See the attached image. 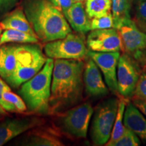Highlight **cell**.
<instances>
[{"mask_svg":"<svg viewBox=\"0 0 146 146\" xmlns=\"http://www.w3.org/2000/svg\"><path fill=\"white\" fill-rule=\"evenodd\" d=\"M134 22L139 29L146 34V1H139Z\"/></svg>","mask_w":146,"mask_h":146,"instance_id":"26","label":"cell"},{"mask_svg":"<svg viewBox=\"0 0 146 146\" xmlns=\"http://www.w3.org/2000/svg\"><path fill=\"white\" fill-rule=\"evenodd\" d=\"M89 50L97 52H116L123 49L118 30L115 28L93 30L87 39Z\"/></svg>","mask_w":146,"mask_h":146,"instance_id":"8","label":"cell"},{"mask_svg":"<svg viewBox=\"0 0 146 146\" xmlns=\"http://www.w3.org/2000/svg\"><path fill=\"white\" fill-rule=\"evenodd\" d=\"M126 105L127 104L124 100H121L118 103L117 113H116L114 124L113 126L112 134L106 145H112V144L118 139L125 132L126 127L124 125V114H125Z\"/></svg>","mask_w":146,"mask_h":146,"instance_id":"21","label":"cell"},{"mask_svg":"<svg viewBox=\"0 0 146 146\" xmlns=\"http://www.w3.org/2000/svg\"><path fill=\"white\" fill-rule=\"evenodd\" d=\"M50 1L53 5L62 12L70 8L74 2V0H50Z\"/></svg>","mask_w":146,"mask_h":146,"instance_id":"30","label":"cell"},{"mask_svg":"<svg viewBox=\"0 0 146 146\" xmlns=\"http://www.w3.org/2000/svg\"><path fill=\"white\" fill-rule=\"evenodd\" d=\"M133 104L135 106L146 116V100H141L134 98L133 99Z\"/></svg>","mask_w":146,"mask_h":146,"instance_id":"31","label":"cell"},{"mask_svg":"<svg viewBox=\"0 0 146 146\" xmlns=\"http://www.w3.org/2000/svg\"><path fill=\"white\" fill-rule=\"evenodd\" d=\"M44 51L47 57L54 60H82L87 56L88 50L81 36L70 33L62 39L47 42Z\"/></svg>","mask_w":146,"mask_h":146,"instance_id":"6","label":"cell"},{"mask_svg":"<svg viewBox=\"0 0 146 146\" xmlns=\"http://www.w3.org/2000/svg\"><path fill=\"white\" fill-rule=\"evenodd\" d=\"M54 59L47 58L43 67L34 76L21 85L19 94L30 112L49 111Z\"/></svg>","mask_w":146,"mask_h":146,"instance_id":"3","label":"cell"},{"mask_svg":"<svg viewBox=\"0 0 146 146\" xmlns=\"http://www.w3.org/2000/svg\"><path fill=\"white\" fill-rule=\"evenodd\" d=\"M8 84H6L4 82V81L2 79V78L0 76V106L3 108V109L4 110L7 111V112H16V110L15 108L9 104L8 103H7L3 99L2 96V93L3 91V89L5 88V87Z\"/></svg>","mask_w":146,"mask_h":146,"instance_id":"28","label":"cell"},{"mask_svg":"<svg viewBox=\"0 0 146 146\" xmlns=\"http://www.w3.org/2000/svg\"><path fill=\"white\" fill-rule=\"evenodd\" d=\"M87 56L96 62L103 73L104 79L109 89L113 92H117V66L120 54L116 52H97L88 50Z\"/></svg>","mask_w":146,"mask_h":146,"instance_id":"11","label":"cell"},{"mask_svg":"<svg viewBox=\"0 0 146 146\" xmlns=\"http://www.w3.org/2000/svg\"><path fill=\"white\" fill-rule=\"evenodd\" d=\"M19 0H0V14L8 12L16 6Z\"/></svg>","mask_w":146,"mask_h":146,"instance_id":"29","label":"cell"},{"mask_svg":"<svg viewBox=\"0 0 146 146\" xmlns=\"http://www.w3.org/2000/svg\"><path fill=\"white\" fill-rule=\"evenodd\" d=\"M141 144L139 139L135 133L126 127L125 131L118 139L111 146H138Z\"/></svg>","mask_w":146,"mask_h":146,"instance_id":"24","label":"cell"},{"mask_svg":"<svg viewBox=\"0 0 146 146\" xmlns=\"http://www.w3.org/2000/svg\"><path fill=\"white\" fill-rule=\"evenodd\" d=\"M0 46V76L6 80L15 70L18 44L5 43Z\"/></svg>","mask_w":146,"mask_h":146,"instance_id":"17","label":"cell"},{"mask_svg":"<svg viewBox=\"0 0 146 146\" xmlns=\"http://www.w3.org/2000/svg\"><path fill=\"white\" fill-rule=\"evenodd\" d=\"M2 28H1V25H0V39H1V31H2Z\"/></svg>","mask_w":146,"mask_h":146,"instance_id":"33","label":"cell"},{"mask_svg":"<svg viewBox=\"0 0 146 146\" xmlns=\"http://www.w3.org/2000/svg\"><path fill=\"white\" fill-rule=\"evenodd\" d=\"M31 136L29 137V145L37 146H58L62 145L61 141L56 137L50 133L37 131L33 132Z\"/></svg>","mask_w":146,"mask_h":146,"instance_id":"22","label":"cell"},{"mask_svg":"<svg viewBox=\"0 0 146 146\" xmlns=\"http://www.w3.org/2000/svg\"><path fill=\"white\" fill-rule=\"evenodd\" d=\"M124 125L135 133L139 137L146 141V118L132 103L126 105L124 114Z\"/></svg>","mask_w":146,"mask_h":146,"instance_id":"15","label":"cell"},{"mask_svg":"<svg viewBox=\"0 0 146 146\" xmlns=\"http://www.w3.org/2000/svg\"><path fill=\"white\" fill-rule=\"evenodd\" d=\"M114 28V21L112 14L109 13L107 15L100 17L93 18L91 21V30Z\"/></svg>","mask_w":146,"mask_h":146,"instance_id":"25","label":"cell"},{"mask_svg":"<svg viewBox=\"0 0 146 146\" xmlns=\"http://www.w3.org/2000/svg\"><path fill=\"white\" fill-rule=\"evenodd\" d=\"M85 65L78 60H54L49 111L54 112L81 99Z\"/></svg>","mask_w":146,"mask_h":146,"instance_id":"1","label":"cell"},{"mask_svg":"<svg viewBox=\"0 0 146 146\" xmlns=\"http://www.w3.org/2000/svg\"><path fill=\"white\" fill-rule=\"evenodd\" d=\"M114 28L117 29L122 22L131 18V0H111Z\"/></svg>","mask_w":146,"mask_h":146,"instance_id":"19","label":"cell"},{"mask_svg":"<svg viewBox=\"0 0 146 146\" xmlns=\"http://www.w3.org/2000/svg\"><path fill=\"white\" fill-rule=\"evenodd\" d=\"M118 92L124 97L132 96L139 78L137 68L126 54L120 56L117 66Z\"/></svg>","mask_w":146,"mask_h":146,"instance_id":"10","label":"cell"},{"mask_svg":"<svg viewBox=\"0 0 146 146\" xmlns=\"http://www.w3.org/2000/svg\"><path fill=\"white\" fill-rule=\"evenodd\" d=\"M23 8L36 36L43 43L62 39L71 33L63 12L50 0H25Z\"/></svg>","mask_w":146,"mask_h":146,"instance_id":"2","label":"cell"},{"mask_svg":"<svg viewBox=\"0 0 146 146\" xmlns=\"http://www.w3.org/2000/svg\"><path fill=\"white\" fill-rule=\"evenodd\" d=\"M5 114V110L3 109V108L0 106V116H3Z\"/></svg>","mask_w":146,"mask_h":146,"instance_id":"32","label":"cell"},{"mask_svg":"<svg viewBox=\"0 0 146 146\" xmlns=\"http://www.w3.org/2000/svg\"><path fill=\"white\" fill-rule=\"evenodd\" d=\"M111 9V0H86L85 3V10L90 18L107 15Z\"/></svg>","mask_w":146,"mask_h":146,"instance_id":"20","label":"cell"},{"mask_svg":"<svg viewBox=\"0 0 146 146\" xmlns=\"http://www.w3.org/2000/svg\"><path fill=\"white\" fill-rule=\"evenodd\" d=\"M74 1H81V0H74Z\"/></svg>","mask_w":146,"mask_h":146,"instance_id":"34","label":"cell"},{"mask_svg":"<svg viewBox=\"0 0 146 146\" xmlns=\"http://www.w3.org/2000/svg\"><path fill=\"white\" fill-rule=\"evenodd\" d=\"M93 113L94 109L89 103L74 107L66 112L63 116V127L73 136L79 138L86 137Z\"/></svg>","mask_w":146,"mask_h":146,"instance_id":"7","label":"cell"},{"mask_svg":"<svg viewBox=\"0 0 146 146\" xmlns=\"http://www.w3.org/2000/svg\"><path fill=\"white\" fill-rule=\"evenodd\" d=\"M119 101L110 98L96 108L91 128V139L97 145H106L110 138Z\"/></svg>","mask_w":146,"mask_h":146,"instance_id":"5","label":"cell"},{"mask_svg":"<svg viewBox=\"0 0 146 146\" xmlns=\"http://www.w3.org/2000/svg\"><path fill=\"white\" fill-rule=\"evenodd\" d=\"M81 1H84V0H81Z\"/></svg>","mask_w":146,"mask_h":146,"instance_id":"36","label":"cell"},{"mask_svg":"<svg viewBox=\"0 0 146 146\" xmlns=\"http://www.w3.org/2000/svg\"><path fill=\"white\" fill-rule=\"evenodd\" d=\"M139 1H146V0H139Z\"/></svg>","mask_w":146,"mask_h":146,"instance_id":"35","label":"cell"},{"mask_svg":"<svg viewBox=\"0 0 146 146\" xmlns=\"http://www.w3.org/2000/svg\"><path fill=\"white\" fill-rule=\"evenodd\" d=\"M2 96L3 99L7 103L15 108L16 112H24L27 110V105L23 98H21V97L12 92L8 85H7L3 89Z\"/></svg>","mask_w":146,"mask_h":146,"instance_id":"23","label":"cell"},{"mask_svg":"<svg viewBox=\"0 0 146 146\" xmlns=\"http://www.w3.org/2000/svg\"><path fill=\"white\" fill-rule=\"evenodd\" d=\"M3 30L14 29L36 36L31 25L27 19L23 7H18L9 12L0 22Z\"/></svg>","mask_w":146,"mask_h":146,"instance_id":"16","label":"cell"},{"mask_svg":"<svg viewBox=\"0 0 146 146\" xmlns=\"http://www.w3.org/2000/svg\"><path fill=\"white\" fill-rule=\"evenodd\" d=\"M120 36L123 49L137 56L146 49V34L139 29L131 18L125 20L116 29Z\"/></svg>","mask_w":146,"mask_h":146,"instance_id":"9","label":"cell"},{"mask_svg":"<svg viewBox=\"0 0 146 146\" xmlns=\"http://www.w3.org/2000/svg\"><path fill=\"white\" fill-rule=\"evenodd\" d=\"M133 95H134V98L146 100V71L139 76Z\"/></svg>","mask_w":146,"mask_h":146,"instance_id":"27","label":"cell"},{"mask_svg":"<svg viewBox=\"0 0 146 146\" xmlns=\"http://www.w3.org/2000/svg\"><path fill=\"white\" fill-rule=\"evenodd\" d=\"M66 19L72 28L80 34L91 31V21L81 1H74L72 5L63 12Z\"/></svg>","mask_w":146,"mask_h":146,"instance_id":"14","label":"cell"},{"mask_svg":"<svg viewBox=\"0 0 146 146\" xmlns=\"http://www.w3.org/2000/svg\"><path fill=\"white\" fill-rule=\"evenodd\" d=\"M89 58L83 71V82L86 91L92 96H106L108 90L103 81L100 68L94 60Z\"/></svg>","mask_w":146,"mask_h":146,"instance_id":"13","label":"cell"},{"mask_svg":"<svg viewBox=\"0 0 146 146\" xmlns=\"http://www.w3.org/2000/svg\"><path fill=\"white\" fill-rule=\"evenodd\" d=\"M16 58L15 70L5 80L14 88L21 86L35 75L43 68L47 59L39 45L36 43L18 44Z\"/></svg>","mask_w":146,"mask_h":146,"instance_id":"4","label":"cell"},{"mask_svg":"<svg viewBox=\"0 0 146 146\" xmlns=\"http://www.w3.org/2000/svg\"><path fill=\"white\" fill-rule=\"evenodd\" d=\"M39 39L37 36H33L27 33L14 30L6 29L1 34L0 39V45L8 43H37Z\"/></svg>","mask_w":146,"mask_h":146,"instance_id":"18","label":"cell"},{"mask_svg":"<svg viewBox=\"0 0 146 146\" xmlns=\"http://www.w3.org/2000/svg\"><path fill=\"white\" fill-rule=\"evenodd\" d=\"M42 122L43 120L37 117L14 118L5 120L0 124V146L4 145L22 133L40 125Z\"/></svg>","mask_w":146,"mask_h":146,"instance_id":"12","label":"cell"}]
</instances>
